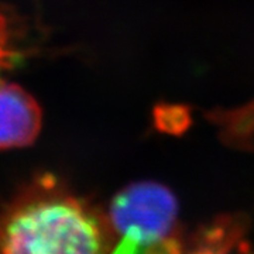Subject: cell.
Masks as SVG:
<instances>
[{
	"label": "cell",
	"mask_w": 254,
	"mask_h": 254,
	"mask_svg": "<svg viewBox=\"0 0 254 254\" xmlns=\"http://www.w3.org/2000/svg\"><path fill=\"white\" fill-rule=\"evenodd\" d=\"M113 247L106 213L51 177L21 190L0 213V253H106Z\"/></svg>",
	"instance_id": "obj_1"
},
{
	"label": "cell",
	"mask_w": 254,
	"mask_h": 254,
	"mask_svg": "<svg viewBox=\"0 0 254 254\" xmlns=\"http://www.w3.org/2000/svg\"><path fill=\"white\" fill-rule=\"evenodd\" d=\"M178 210L177 196L160 182L140 181L125 187L113 196L106 213L115 236L113 253L185 252Z\"/></svg>",
	"instance_id": "obj_2"
},
{
	"label": "cell",
	"mask_w": 254,
	"mask_h": 254,
	"mask_svg": "<svg viewBox=\"0 0 254 254\" xmlns=\"http://www.w3.org/2000/svg\"><path fill=\"white\" fill-rule=\"evenodd\" d=\"M43 115L37 100L16 83H0V148L34 143Z\"/></svg>",
	"instance_id": "obj_3"
},
{
	"label": "cell",
	"mask_w": 254,
	"mask_h": 254,
	"mask_svg": "<svg viewBox=\"0 0 254 254\" xmlns=\"http://www.w3.org/2000/svg\"><path fill=\"white\" fill-rule=\"evenodd\" d=\"M250 219L245 213H223L185 235V252L226 253L243 250Z\"/></svg>",
	"instance_id": "obj_4"
},
{
	"label": "cell",
	"mask_w": 254,
	"mask_h": 254,
	"mask_svg": "<svg viewBox=\"0 0 254 254\" xmlns=\"http://www.w3.org/2000/svg\"><path fill=\"white\" fill-rule=\"evenodd\" d=\"M206 119L218 128L220 141L233 150H254V100L233 109H212Z\"/></svg>",
	"instance_id": "obj_5"
},
{
	"label": "cell",
	"mask_w": 254,
	"mask_h": 254,
	"mask_svg": "<svg viewBox=\"0 0 254 254\" xmlns=\"http://www.w3.org/2000/svg\"><path fill=\"white\" fill-rule=\"evenodd\" d=\"M154 125L163 133L180 136L192 125V113L184 105L161 103L154 109Z\"/></svg>",
	"instance_id": "obj_6"
},
{
	"label": "cell",
	"mask_w": 254,
	"mask_h": 254,
	"mask_svg": "<svg viewBox=\"0 0 254 254\" xmlns=\"http://www.w3.org/2000/svg\"><path fill=\"white\" fill-rule=\"evenodd\" d=\"M10 53L6 48V33H4V24L0 20V69L4 68L9 63Z\"/></svg>",
	"instance_id": "obj_7"
}]
</instances>
